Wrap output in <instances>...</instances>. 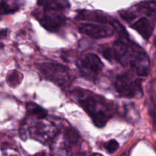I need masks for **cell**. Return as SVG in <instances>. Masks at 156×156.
I'll return each instance as SVG.
<instances>
[{
  "mask_svg": "<svg viewBox=\"0 0 156 156\" xmlns=\"http://www.w3.org/2000/svg\"><path fill=\"white\" fill-rule=\"evenodd\" d=\"M79 102L90 116L97 127H104L111 117V112L106 102L101 98L86 96L79 97Z\"/></svg>",
  "mask_w": 156,
  "mask_h": 156,
  "instance_id": "1",
  "label": "cell"
},
{
  "mask_svg": "<svg viewBox=\"0 0 156 156\" xmlns=\"http://www.w3.org/2000/svg\"><path fill=\"white\" fill-rule=\"evenodd\" d=\"M114 87L117 93L123 98H140L143 95V88L140 81L133 78L128 73L117 76L114 82Z\"/></svg>",
  "mask_w": 156,
  "mask_h": 156,
  "instance_id": "2",
  "label": "cell"
},
{
  "mask_svg": "<svg viewBox=\"0 0 156 156\" xmlns=\"http://www.w3.org/2000/svg\"><path fill=\"white\" fill-rule=\"evenodd\" d=\"M77 66L82 76L90 81L95 80L103 68L100 58L93 53L81 56L77 61Z\"/></svg>",
  "mask_w": 156,
  "mask_h": 156,
  "instance_id": "3",
  "label": "cell"
},
{
  "mask_svg": "<svg viewBox=\"0 0 156 156\" xmlns=\"http://www.w3.org/2000/svg\"><path fill=\"white\" fill-rule=\"evenodd\" d=\"M40 70L47 80L54 82L59 86H67L71 80L69 73L66 69L59 64H41L40 66Z\"/></svg>",
  "mask_w": 156,
  "mask_h": 156,
  "instance_id": "4",
  "label": "cell"
},
{
  "mask_svg": "<svg viewBox=\"0 0 156 156\" xmlns=\"http://www.w3.org/2000/svg\"><path fill=\"white\" fill-rule=\"evenodd\" d=\"M128 62L133 71L138 76L146 77L150 71V60L146 53L133 44Z\"/></svg>",
  "mask_w": 156,
  "mask_h": 156,
  "instance_id": "5",
  "label": "cell"
},
{
  "mask_svg": "<svg viewBox=\"0 0 156 156\" xmlns=\"http://www.w3.org/2000/svg\"><path fill=\"white\" fill-rule=\"evenodd\" d=\"M79 31L94 39L110 37L114 34V30L106 24H82L79 27Z\"/></svg>",
  "mask_w": 156,
  "mask_h": 156,
  "instance_id": "6",
  "label": "cell"
},
{
  "mask_svg": "<svg viewBox=\"0 0 156 156\" xmlns=\"http://www.w3.org/2000/svg\"><path fill=\"white\" fill-rule=\"evenodd\" d=\"M65 16L59 11L44 9V13L41 17V24L48 30H56L65 22Z\"/></svg>",
  "mask_w": 156,
  "mask_h": 156,
  "instance_id": "7",
  "label": "cell"
},
{
  "mask_svg": "<svg viewBox=\"0 0 156 156\" xmlns=\"http://www.w3.org/2000/svg\"><path fill=\"white\" fill-rule=\"evenodd\" d=\"M133 44L123 42L122 41H117L113 45L111 49L113 53V59L120 62L123 65H126L129 60Z\"/></svg>",
  "mask_w": 156,
  "mask_h": 156,
  "instance_id": "8",
  "label": "cell"
},
{
  "mask_svg": "<svg viewBox=\"0 0 156 156\" xmlns=\"http://www.w3.org/2000/svg\"><path fill=\"white\" fill-rule=\"evenodd\" d=\"M77 19L81 20H88V21H93L95 22L102 23V24H111L113 20L112 18H109V16L105 15V13L101 12H94V11L84 10L79 12L77 16Z\"/></svg>",
  "mask_w": 156,
  "mask_h": 156,
  "instance_id": "9",
  "label": "cell"
},
{
  "mask_svg": "<svg viewBox=\"0 0 156 156\" xmlns=\"http://www.w3.org/2000/svg\"><path fill=\"white\" fill-rule=\"evenodd\" d=\"M30 131L32 135H34V138L39 140V141L48 140L54 133L53 126L42 122L35 123Z\"/></svg>",
  "mask_w": 156,
  "mask_h": 156,
  "instance_id": "10",
  "label": "cell"
},
{
  "mask_svg": "<svg viewBox=\"0 0 156 156\" xmlns=\"http://www.w3.org/2000/svg\"><path fill=\"white\" fill-rule=\"evenodd\" d=\"M131 27L135 29L145 39H149L154 30V26L146 18H141L139 19L136 22L131 25Z\"/></svg>",
  "mask_w": 156,
  "mask_h": 156,
  "instance_id": "11",
  "label": "cell"
},
{
  "mask_svg": "<svg viewBox=\"0 0 156 156\" xmlns=\"http://www.w3.org/2000/svg\"><path fill=\"white\" fill-rule=\"evenodd\" d=\"M38 5L43 6L44 9H50L55 11H63L69 7V3L67 1L62 0H51V1H41L37 2Z\"/></svg>",
  "mask_w": 156,
  "mask_h": 156,
  "instance_id": "12",
  "label": "cell"
},
{
  "mask_svg": "<svg viewBox=\"0 0 156 156\" xmlns=\"http://www.w3.org/2000/svg\"><path fill=\"white\" fill-rule=\"evenodd\" d=\"M56 140L52 149V156H72L69 147L65 141Z\"/></svg>",
  "mask_w": 156,
  "mask_h": 156,
  "instance_id": "13",
  "label": "cell"
},
{
  "mask_svg": "<svg viewBox=\"0 0 156 156\" xmlns=\"http://www.w3.org/2000/svg\"><path fill=\"white\" fill-rule=\"evenodd\" d=\"M26 108H27V113L29 115L35 116L38 119H44L47 115V111L37 104L28 103Z\"/></svg>",
  "mask_w": 156,
  "mask_h": 156,
  "instance_id": "14",
  "label": "cell"
},
{
  "mask_svg": "<svg viewBox=\"0 0 156 156\" xmlns=\"http://www.w3.org/2000/svg\"><path fill=\"white\" fill-rule=\"evenodd\" d=\"M7 82L9 85L12 87H16L21 83V76H20L19 73L16 71H13L9 73L7 77Z\"/></svg>",
  "mask_w": 156,
  "mask_h": 156,
  "instance_id": "15",
  "label": "cell"
},
{
  "mask_svg": "<svg viewBox=\"0 0 156 156\" xmlns=\"http://www.w3.org/2000/svg\"><path fill=\"white\" fill-rule=\"evenodd\" d=\"M65 140L71 145H76L79 141V135L75 129L69 128L65 134Z\"/></svg>",
  "mask_w": 156,
  "mask_h": 156,
  "instance_id": "16",
  "label": "cell"
},
{
  "mask_svg": "<svg viewBox=\"0 0 156 156\" xmlns=\"http://www.w3.org/2000/svg\"><path fill=\"white\" fill-rule=\"evenodd\" d=\"M119 148V143L116 141L115 140H110L108 143H106L105 145V149H107L109 153H114Z\"/></svg>",
  "mask_w": 156,
  "mask_h": 156,
  "instance_id": "17",
  "label": "cell"
},
{
  "mask_svg": "<svg viewBox=\"0 0 156 156\" xmlns=\"http://www.w3.org/2000/svg\"><path fill=\"white\" fill-rule=\"evenodd\" d=\"M119 14H120V16L123 18V20L128 21V22H129V21H131L132 20H133L134 18L136 17V15L133 12H129V11L127 10L120 11V12H119Z\"/></svg>",
  "mask_w": 156,
  "mask_h": 156,
  "instance_id": "18",
  "label": "cell"
},
{
  "mask_svg": "<svg viewBox=\"0 0 156 156\" xmlns=\"http://www.w3.org/2000/svg\"><path fill=\"white\" fill-rule=\"evenodd\" d=\"M15 10L16 9H12L5 2H0V14L12 13V12H15Z\"/></svg>",
  "mask_w": 156,
  "mask_h": 156,
  "instance_id": "19",
  "label": "cell"
},
{
  "mask_svg": "<svg viewBox=\"0 0 156 156\" xmlns=\"http://www.w3.org/2000/svg\"><path fill=\"white\" fill-rule=\"evenodd\" d=\"M102 55L105 59H108L109 61H112L113 59V53L112 50L111 48H105V50H102Z\"/></svg>",
  "mask_w": 156,
  "mask_h": 156,
  "instance_id": "20",
  "label": "cell"
},
{
  "mask_svg": "<svg viewBox=\"0 0 156 156\" xmlns=\"http://www.w3.org/2000/svg\"><path fill=\"white\" fill-rule=\"evenodd\" d=\"M130 155V151H126V152H124L123 154H122L120 156H129Z\"/></svg>",
  "mask_w": 156,
  "mask_h": 156,
  "instance_id": "21",
  "label": "cell"
},
{
  "mask_svg": "<svg viewBox=\"0 0 156 156\" xmlns=\"http://www.w3.org/2000/svg\"><path fill=\"white\" fill-rule=\"evenodd\" d=\"M5 33H6L5 30H0V38L4 37L5 35Z\"/></svg>",
  "mask_w": 156,
  "mask_h": 156,
  "instance_id": "22",
  "label": "cell"
},
{
  "mask_svg": "<svg viewBox=\"0 0 156 156\" xmlns=\"http://www.w3.org/2000/svg\"><path fill=\"white\" fill-rule=\"evenodd\" d=\"M34 156H46V155L44 153V152H41V153H38V154H37V155H35Z\"/></svg>",
  "mask_w": 156,
  "mask_h": 156,
  "instance_id": "23",
  "label": "cell"
},
{
  "mask_svg": "<svg viewBox=\"0 0 156 156\" xmlns=\"http://www.w3.org/2000/svg\"><path fill=\"white\" fill-rule=\"evenodd\" d=\"M91 156H104V155H101V154H99V153H94V154H93Z\"/></svg>",
  "mask_w": 156,
  "mask_h": 156,
  "instance_id": "24",
  "label": "cell"
},
{
  "mask_svg": "<svg viewBox=\"0 0 156 156\" xmlns=\"http://www.w3.org/2000/svg\"><path fill=\"white\" fill-rule=\"evenodd\" d=\"M81 156H84V155H81Z\"/></svg>",
  "mask_w": 156,
  "mask_h": 156,
  "instance_id": "25",
  "label": "cell"
}]
</instances>
